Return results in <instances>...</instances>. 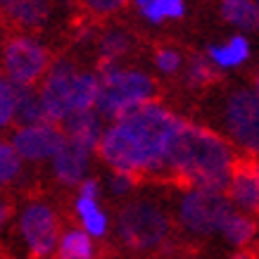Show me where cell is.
Listing matches in <instances>:
<instances>
[{"label":"cell","mask_w":259,"mask_h":259,"mask_svg":"<svg viewBox=\"0 0 259 259\" xmlns=\"http://www.w3.org/2000/svg\"><path fill=\"white\" fill-rule=\"evenodd\" d=\"M15 126L26 128V126L46 124V112L40 105V95L33 86H15Z\"/></svg>","instance_id":"cell-15"},{"label":"cell","mask_w":259,"mask_h":259,"mask_svg":"<svg viewBox=\"0 0 259 259\" xmlns=\"http://www.w3.org/2000/svg\"><path fill=\"white\" fill-rule=\"evenodd\" d=\"M0 12L22 29H40L53 15V5L50 0H0Z\"/></svg>","instance_id":"cell-14"},{"label":"cell","mask_w":259,"mask_h":259,"mask_svg":"<svg viewBox=\"0 0 259 259\" xmlns=\"http://www.w3.org/2000/svg\"><path fill=\"white\" fill-rule=\"evenodd\" d=\"M10 217H12V207H10L8 200H3V197H0V231L5 228V224L10 221Z\"/></svg>","instance_id":"cell-30"},{"label":"cell","mask_w":259,"mask_h":259,"mask_svg":"<svg viewBox=\"0 0 259 259\" xmlns=\"http://www.w3.org/2000/svg\"><path fill=\"white\" fill-rule=\"evenodd\" d=\"M171 231V221L159 204L150 200H136L126 204L117 219V233L126 247L136 252H150L164 245Z\"/></svg>","instance_id":"cell-5"},{"label":"cell","mask_w":259,"mask_h":259,"mask_svg":"<svg viewBox=\"0 0 259 259\" xmlns=\"http://www.w3.org/2000/svg\"><path fill=\"white\" fill-rule=\"evenodd\" d=\"M183 119L162 102H148L126 117L112 121L100 141V157L112 171L164 174L169 169V150Z\"/></svg>","instance_id":"cell-1"},{"label":"cell","mask_w":259,"mask_h":259,"mask_svg":"<svg viewBox=\"0 0 259 259\" xmlns=\"http://www.w3.org/2000/svg\"><path fill=\"white\" fill-rule=\"evenodd\" d=\"M98 74L102 86L95 110L110 124L155 98V81L141 69H126L117 62H100Z\"/></svg>","instance_id":"cell-4"},{"label":"cell","mask_w":259,"mask_h":259,"mask_svg":"<svg viewBox=\"0 0 259 259\" xmlns=\"http://www.w3.org/2000/svg\"><path fill=\"white\" fill-rule=\"evenodd\" d=\"M24 159L17 155L15 145L0 138V186H10L19 179Z\"/></svg>","instance_id":"cell-23"},{"label":"cell","mask_w":259,"mask_h":259,"mask_svg":"<svg viewBox=\"0 0 259 259\" xmlns=\"http://www.w3.org/2000/svg\"><path fill=\"white\" fill-rule=\"evenodd\" d=\"M62 131L64 136L69 138L71 143H76L81 148L86 150H98L100 148V141L105 136V119L100 117L98 110H83V112H76L62 121Z\"/></svg>","instance_id":"cell-12"},{"label":"cell","mask_w":259,"mask_h":259,"mask_svg":"<svg viewBox=\"0 0 259 259\" xmlns=\"http://www.w3.org/2000/svg\"><path fill=\"white\" fill-rule=\"evenodd\" d=\"M93 15H112L126 5V0H81Z\"/></svg>","instance_id":"cell-28"},{"label":"cell","mask_w":259,"mask_h":259,"mask_svg":"<svg viewBox=\"0 0 259 259\" xmlns=\"http://www.w3.org/2000/svg\"><path fill=\"white\" fill-rule=\"evenodd\" d=\"M236 212L226 193H212L202 188H188L179 200V221L193 236L221 233L228 217Z\"/></svg>","instance_id":"cell-6"},{"label":"cell","mask_w":259,"mask_h":259,"mask_svg":"<svg viewBox=\"0 0 259 259\" xmlns=\"http://www.w3.org/2000/svg\"><path fill=\"white\" fill-rule=\"evenodd\" d=\"M50 69V53L31 36H12L3 46V71L15 86H36Z\"/></svg>","instance_id":"cell-8"},{"label":"cell","mask_w":259,"mask_h":259,"mask_svg":"<svg viewBox=\"0 0 259 259\" xmlns=\"http://www.w3.org/2000/svg\"><path fill=\"white\" fill-rule=\"evenodd\" d=\"M224 119L231 138L240 148L259 152V93L252 91L233 93L226 102Z\"/></svg>","instance_id":"cell-9"},{"label":"cell","mask_w":259,"mask_h":259,"mask_svg":"<svg viewBox=\"0 0 259 259\" xmlns=\"http://www.w3.org/2000/svg\"><path fill=\"white\" fill-rule=\"evenodd\" d=\"M55 259H95V243L83 228L62 231Z\"/></svg>","instance_id":"cell-17"},{"label":"cell","mask_w":259,"mask_h":259,"mask_svg":"<svg viewBox=\"0 0 259 259\" xmlns=\"http://www.w3.org/2000/svg\"><path fill=\"white\" fill-rule=\"evenodd\" d=\"M254 169H257V176H259V162H257V164H254Z\"/></svg>","instance_id":"cell-31"},{"label":"cell","mask_w":259,"mask_h":259,"mask_svg":"<svg viewBox=\"0 0 259 259\" xmlns=\"http://www.w3.org/2000/svg\"><path fill=\"white\" fill-rule=\"evenodd\" d=\"M136 186V176L134 174H124V171H112L110 176V193L112 195H128Z\"/></svg>","instance_id":"cell-27"},{"label":"cell","mask_w":259,"mask_h":259,"mask_svg":"<svg viewBox=\"0 0 259 259\" xmlns=\"http://www.w3.org/2000/svg\"><path fill=\"white\" fill-rule=\"evenodd\" d=\"M207 55L217 67L221 69H231V67H238L243 64L247 57H250V43L245 36H233L231 40L221 43V46H209L207 48Z\"/></svg>","instance_id":"cell-18"},{"label":"cell","mask_w":259,"mask_h":259,"mask_svg":"<svg viewBox=\"0 0 259 259\" xmlns=\"http://www.w3.org/2000/svg\"><path fill=\"white\" fill-rule=\"evenodd\" d=\"M226 195L238 212L247 217L259 214V176L254 164H236Z\"/></svg>","instance_id":"cell-13"},{"label":"cell","mask_w":259,"mask_h":259,"mask_svg":"<svg viewBox=\"0 0 259 259\" xmlns=\"http://www.w3.org/2000/svg\"><path fill=\"white\" fill-rule=\"evenodd\" d=\"M17 228H19V238H22L24 247L29 250L31 259L55 257L62 231H60V219L50 204L40 202V200L26 202L19 212Z\"/></svg>","instance_id":"cell-7"},{"label":"cell","mask_w":259,"mask_h":259,"mask_svg":"<svg viewBox=\"0 0 259 259\" xmlns=\"http://www.w3.org/2000/svg\"><path fill=\"white\" fill-rule=\"evenodd\" d=\"M257 93H259V76H257Z\"/></svg>","instance_id":"cell-32"},{"label":"cell","mask_w":259,"mask_h":259,"mask_svg":"<svg viewBox=\"0 0 259 259\" xmlns=\"http://www.w3.org/2000/svg\"><path fill=\"white\" fill-rule=\"evenodd\" d=\"M100 74L83 71L76 64L60 57L50 64L46 79L40 81V105L50 124H62L67 117L83 110H95L100 98Z\"/></svg>","instance_id":"cell-3"},{"label":"cell","mask_w":259,"mask_h":259,"mask_svg":"<svg viewBox=\"0 0 259 259\" xmlns=\"http://www.w3.org/2000/svg\"><path fill=\"white\" fill-rule=\"evenodd\" d=\"M10 143L15 145L17 155L24 162H46V159L53 162L57 152L67 145V136L62 126L46 121V124L26 126V128H15Z\"/></svg>","instance_id":"cell-10"},{"label":"cell","mask_w":259,"mask_h":259,"mask_svg":"<svg viewBox=\"0 0 259 259\" xmlns=\"http://www.w3.org/2000/svg\"><path fill=\"white\" fill-rule=\"evenodd\" d=\"M74 212H76V219H79L81 228H83L93 240L95 238L107 236V231H110V217H107V212L100 207V200H91V197L76 195Z\"/></svg>","instance_id":"cell-16"},{"label":"cell","mask_w":259,"mask_h":259,"mask_svg":"<svg viewBox=\"0 0 259 259\" xmlns=\"http://www.w3.org/2000/svg\"><path fill=\"white\" fill-rule=\"evenodd\" d=\"M254 233H257L254 219L243 212H238V209L228 217V221L224 224V228H221V238H224L231 247H245V245L254 238Z\"/></svg>","instance_id":"cell-21"},{"label":"cell","mask_w":259,"mask_h":259,"mask_svg":"<svg viewBox=\"0 0 259 259\" xmlns=\"http://www.w3.org/2000/svg\"><path fill=\"white\" fill-rule=\"evenodd\" d=\"M79 195L81 197H91V200H100V181L88 176V179L79 186Z\"/></svg>","instance_id":"cell-29"},{"label":"cell","mask_w":259,"mask_h":259,"mask_svg":"<svg viewBox=\"0 0 259 259\" xmlns=\"http://www.w3.org/2000/svg\"><path fill=\"white\" fill-rule=\"evenodd\" d=\"M217 79V71L214 67L204 57H193L188 67V83L190 86H207Z\"/></svg>","instance_id":"cell-25"},{"label":"cell","mask_w":259,"mask_h":259,"mask_svg":"<svg viewBox=\"0 0 259 259\" xmlns=\"http://www.w3.org/2000/svg\"><path fill=\"white\" fill-rule=\"evenodd\" d=\"M221 15L243 31L259 29V5L254 0H221Z\"/></svg>","instance_id":"cell-19"},{"label":"cell","mask_w":259,"mask_h":259,"mask_svg":"<svg viewBox=\"0 0 259 259\" xmlns=\"http://www.w3.org/2000/svg\"><path fill=\"white\" fill-rule=\"evenodd\" d=\"M91 155H93L91 150L81 148V145H76V143H71L67 138V145L53 159V176L62 186H76L79 188L81 183L88 179Z\"/></svg>","instance_id":"cell-11"},{"label":"cell","mask_w":259,"mask_h":259,"mask_svg":"<svg viewBox=\"0 0 259 259\" xmlns=\"http://www.w3.org/2000/svg\"><path fill=\"white\" fill-rule=\"evenodd\" d=\"M181 53L179 50H174V48H159L157 53H155V64H157L159 71H164V74H176L181 69Z\"/></svg>","instance_id":"cell-26"},{"label":"cell","mask_w":259,"mask_h":259,"mask_svg":"<svg viewBox=\"0 0 259 259\" xmlns=\"http://www.w3.org/2000/svg\"><path fill=\"white\" fill-rule=\"evenodd\" d=\"M128 50H131V36L121 31V29H110L98 40L100 62H117L119 57H124Z\"/></svg>","instance_id":"cell-22"},{"label":"cell","mask_w":259,"mask_h":259,"mask_svg":"<svg viewBox=\"0 0 259 259\" xmlns=\"http://www.w3.org/2000/svg\"><path fill=\"white\" fill-rule=\"evenodd\" d=\"M138 12L150 24H162L166 19H181L186 15L183 0H134Z\"/></svg>","instance_id":"cell-20"},{"label":"cell","mask_w":259,"mask_h":259,"mask_svg":"<svg viewBox=\"0 0 259 259\" xmlns=\"http://www.w3.org/2000/svg\"><path fill=\"white\" fill-rule=\"evenodd\" d=\"M233 150L221 136L186 119L181 121L169 150L166 171L174 174L188 188L226 193L233 179Z\"/></svg>","instance_id":"cell-2"},{"label":"cell","mask_w":259,"mask_h":259,"mask_svg":"<svg viewBox=\"0 0 259 259\" xmlns=\"http://www.w3.org/2000/svg\"><path fill=\"white\" fill-rule=\"evenodd\" d=\"M15 83L0 69V131L15 124Z\"/></svg>","instance_id":"cell-24"}]
</instances>
